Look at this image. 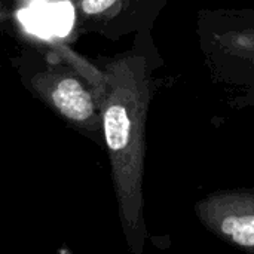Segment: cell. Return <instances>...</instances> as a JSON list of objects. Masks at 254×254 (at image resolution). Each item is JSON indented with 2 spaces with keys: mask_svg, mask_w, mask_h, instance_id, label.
I'll list each match as a JSON object with an SVG mask.
<instances>
[{
  "mask_svg": "<svg viewBox=\"0 0 254 254\" xmlns=\"http://www.w3.org/2000/svg\"><path fill=\"white\" fill-rule=\"evenodd\" d=\"M104 107V135L110 152L122 217L132 243L144 235L143 171L146 116L152 80L144 55H127L110 65Z\"/></svg>",
  "mask_w": 254,
  "mask_h": 254,
  "instance_id": "obj_1",
  "label": "cell"
},
{
  "mask_svg": "<svg viewBox=\"0 0 254 254\" xmlns=\"http://www.w3.org/2000/svg\"><path fill=\"white\" fill-rule=\"evenodd\" d=\"M115 4H116L115 0H85V1H82L80 6L89 15H98V13L106 12L107 9H110Z\"/></svg>",
  "mask_w": 254,
  "mask_h": 254,
  "instance_id": "obj_6",
  "label": "cell"
},
{
  "mask_svg": "<svg viewBox=\"0 0 254 254\" xmlns=\"http://www.w3.org/2000/svg\"><path fill=\"white\" fill-rule=\"evenodd\" d=\"M51 97L57 109L71 121L86 122L94 115V103L89 92L73 77L60 79Z\"/></svg>",
  "mask_w": 254,
  "mask_h": 254,
  "instance_id": "obj_5",
  "label": "cell"
},
{
  "mask_svg": "<svg viewBox=\"0 0 254 254\" xmlns=\"http://www.w3.org/2000/svg\"><path fill=\"white\" fill-rule=\"evenodd\" d=\"M196 36L210 77L229 95V106L253 107L254 9H202Z\"/></svg>",
  "mask_w": 254,
  "mask_h": 254,
  "instance_id": "obj_2",
  "label": "cell"
},
{
  "mask_svg": "<svg viewBox=\"0 0 254 254\" xmlns=\"http://www.w3.org/2000/svg\"><path fill=\"white\" fill-rule=\"evenodd\" d=\"M195 214L214 237L254 254V189L216 190L195 204Z\"/></svg>",
  "mask_w": 254,
  "mask_h": 254,
  "instance_id": "obj_3",
  "label": "cell"
},
{
  "mask_svg": "<svg viewBox=\"0 0 254 254\" xmlns=\"http://www.w3.org/2000/svg\"><path fill=\"white\" fill-rule=\"evenodd\" d=\"M19 18L28 31L40 36H64L73 24V7L68 3H37L21 10Z\"/></svg>",
  "mask_w": 254,
  "mask_h": 254,
  "instance_id": "obj_4",
  "label": "cell"
}]
</instances>
